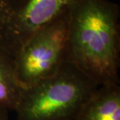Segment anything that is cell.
Here are the masks:
<instances>
[{
	"mask_svg": "<svg viewBox=\"0 0 120 120\" xmlns=\"http://www.w3.org/2000/svg\"><path fill=\"white\" fill-rule=\"evenodd\" d=\"M69 12L35 32L14 57L22 88L54 75L67 61Z\"/></svg>",
	"mask_w": 120,
	"mask_h": 120,
	"instance_id": "cell-3",
	"label": "cell"
},
{
	"mask_svg": "<svg viewBox=\"0 0 120 120\" xmlns=\"http://www.w3.org/2000/svg\"><path fill=\"white\" fill-rule=\"evenodd\" d=\"M74 120H120V86H99Z\"/></svg>",
	"mask_w": 120,
	"mask_h": 120,
	"instance_id": "cell-5",
	"label": "cell"
},
{
	"mask_svg": "<svg viewBox=\"0 0 120 120\" xmlns=\"http://www.w3.org/2000/svg\"><path fill=\"white\" fill-rule=\"evenodd\" d=\"M22 89L14 57L0 47V107L15 111Z\"/></svg>",
	"mask_w": 120,
	"mask_h": 120,
	"instance_id": "cell-6",
	"label": "cell"
},
{
	"mask_svg": "<svg viewBox=\"0 0 120 120\" xmlns=\"http://www.w3.org/2000/svg\"><path fill=\"white\" fill-rule=\"evenodd\" d=\"M120 19L108 0H77L69 12L66 60L99 86L120 84Z\"/></svg>",
	"mask_w": 120,
	"mask_h": 120,
	"instance_id": "cell-1",
	"label": "cell"
},
{
	"mask_svg": "<svg viewBox=\"0 0 120 120\" xmlns=\"http://www.w3.org/2000/svg\"><path fill=\"white\" fill-rule=\"evenodd\" d=\"M99 86L66 61L50 77L22 89L18 120H74Z\"/></svg>",
	"mask_w": 120,
	"mask_h": 120,
	"instance_id": "cell-2",
	"label": "cell"
},
{
	"mask_svg": "<svg viewBox=\"0 0 120 120\" xmlns=\"http://www.w3.org/2000/svg\"><path fill=\"white\" fill-rule=\"evenodd\" d=\"M77 0H0V47L13 57L31 36L69 12Z\"/></svg>",
	"mask_w": 120,
	"mask_h": 120,
	"instance_id": "cell-4",
	"label": "cell"
},
{
	"mask_svg": "<svg viewBox=\"0 0 120 120\" xmlns=\"http://www.w3.org/2000/svg\"><path fill=\"white\" fill-rule=\"evenodd\" d=\"M0 120H9L8 109L0 107Z\"/></svg>",
	"mask_w": 120,
	"mask_h": 120,
	"instance_id": "cell-7",
	"label": "cell"
}]
</instances>
